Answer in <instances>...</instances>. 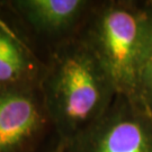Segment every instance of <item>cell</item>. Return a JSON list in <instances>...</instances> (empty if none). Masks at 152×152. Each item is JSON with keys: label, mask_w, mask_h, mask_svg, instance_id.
Returning <instances> with one entry per match:
<instances>
[{"label": "cell", "mask_w": 152, "mask_h": 152, "mask_svg": "<svg viewBox=\"0 0 152 152\" xmlns=\"http://www.w3.org/2000/svg\"><path fill=\"white\" fill-rule=\"evenodd\" d=\"M43 106L66 149L103 117L117 97L108 73L80 37L52 56L42 81Z\"/></svg>", "instance_id": "obj_1"}, {"label": "cell", "mask_w": 152, "mask_h": 152, "mask_svg": "<svg viewBox=\"0 0 152 152\" xmlns=\"http://www.w3.org/2000/svg\"><path fill=\"white\" fill-rule=\"evenodd\" d=\"M14 6L35 29L48 34L70 31L92 8L86 0H19Z\"/></svg>", "instance_id": "obj_5"}, {"label": "cell", "mask_w": 152, "mask_h": 152, "mask_svg": "<svg viewBox=\"0 0 152 152\" xmlns=\"http://www.w3.org/2000/svg\"><path fill=\"white\" fill-rule=\"evenodd\" d=\"M139 97L141 105L152 115V28L139 72Z\"/></svg>", "instance_id": "obj_7"}, {"label": "cell", "mask_w": 152, "mask_h": 152, "mask_svg": "<svg viewBox=\"0 0 152 152\" xmlns=\"http://www.w3.org/2000/svg\"><path fill=\"white\" fill-rule=\"evenodd\" d=\"M70 152H152V115L117 95L100 120L70 148Z\"/></svg>", "instance_id": "obj_3"}, {"label": "cell", "mask_w": 152, "mask_h": 152, "mask_svg": "<svg viewBox=\"0 0 152 152\" xmlns=\"http://www.w3.org/2000/svg\"><path fill=\"white\" fill-rule=\"evenodd\" d=\"M151 28L152 1H107L92 6L80 34L117 95L140 106L139 72Z\"/></svg>", "instance_id": "obj_2"}, {"label": "cell", "mask_w": 152, "mask_h": 152, "mask_svg": "<svg viewBox=\"0 0 152 152\" xmlns=\"http://www.w3.org/2000/svg\"><path fill=\"white\" fill-rule=\"evenodd\" d=\"M31 62L20 43L0 27V87H9L28 75Z\"/></svg>", "instance_id": "obj_6"}, {"label": "cell", "mask_w": 152, "mask_h": 152, "mask_svg": "<svg viewBox=\"0 0 152 152\" xmlns=\"http://www.w3.org/2000/svg\"><path fill=\"white\" fill-rule=\"evenodd\" d=\"M43 114L32 94L19 87H0V152H18L43 126Z\"/></svg>", "instance_id": "obj_4"}]
</instances>
